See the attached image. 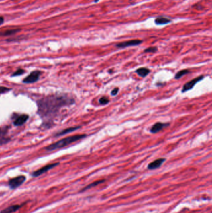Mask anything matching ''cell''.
<instances>
[{"instance_id":"ba28073f","label":"cell","mask_w":212,"mask_h":213,"mask_svg":"<svg viewBox=\"0 0 212 213\" xmlns=\"http://www.w3.org/2000/svg\"><path fill=\"white\" fill-rule=\"evenodd\" d=\"M142 42L141 40L140 39H134V40H129V41H125L117 44L116 46L118 48H125L127 47L130 46H136L141 44Z\"/></svg>"},{"instance_id":"5b68a950","label":"cell","mask_w":212,"mask_h":213,"mask_svg":"<svg viewBox=\"0 0 212 213\" xmlns=\"http://www.w3.org/2000/svg\"><path fill=\"white\" fill-rule=\"evenodd\" d=\"M41 74V72L39 71H32L30 74L28 75L26 78L23 79V82L25 84H31L37 82L39 79V77Z\"/></svg>"},{"instance_id":"3957f363","label":"cell","mask_w":212,"mask_h":213,"mask_svg":"<svg viewBox=\"0 0 212 213\" xmlns=\"http://www.w3.org/2000/svg\"><path fill=\"white\" fill-rule=\"evenodd\" d=\"M9 127L3 126L0 127V145H5L11 140V138L8 135Z\"/></svg>"},{"instance_id":"7402d4cb","label":"cell","mask_w":212,"mask_h":213,"mask_svg":"<svg viewBox=\"0 0 212 213\" xmlns=\"http://www.w3.org/2000/svg\"><path fill=\"white\" fill-rule=\"evenodd\" d=\"M11 90V89L6 87H0V94H5Z\"/></svg>"},{"instance_id":"52a82bcc","label":"cell","mask_w":212,"mask_h":213,"mask_svg":"<svg viewBox=\"0 0 212 213\" xmlns=\"http://www.w3.org/2000/svg\"><path fill=\"white\" fill-rule=\"evenodd\" d=\"M58 164H59V163H52V164H47V165H46V166H44L42 167L41 168L39 169L38 170L34 171L33 173H32V176H34V177H38V176L44 174V173L48 171L49 170H51V169H52L53 168L57 166Z\"/></svg>"},{"instance_id":"277c9868","label":"cell","mask_w":212,"mask_h":213,"mask_svg":"<svg viewBox=\"0 0 212 213\" xmlns=\"http://www.w3.org/2000/svg\"><path fill=\"white\" fill-rule=\"evenodd\" d=\"M25 177L23 175L18 176L15 178H13L9 180L8 184L11 189H16L22 185L25 181Z\"/></svg>"},{"instance_id":"30bf717a","label":"cell","mask_w":212,"mask_h":213,"mask_svg":"<svg viewBox=\"0 0 212 213\" xmlns=\"http://www.w3.org/2000/svg\"><path fill=\"white\" fill-rule=\"evenodd\" d=\"M29 119V115L27 114H23L21 115L19 117H17V118L14 121V125L16 127H19L22 126L24 125L25 122H27L28 120Z\"/></svg>"},{"instance_id":"7c38bea8","label":"cell","mask_w":212,"mask_h":213,"mask_svg":"<svg viewBox=\"0 0 212 213\" xmlns=\"http://www.w3.org/2000/svg\"><path fill=\"white\" fill-rule=\"evenodd\" d=\"M23 205H24V204L22 205L16 204V205L10 206L3 209V210H2L1 212H0V213H13L14 212L17 211V210H19L20 208L23 206Z\"/></svg>"},{"instance_id":"8fae6325","label":"cell","mask_w":212,"mask_h":213,"mask_svg":"<svg viewBox=\"0 0 212 213\" xmlns=\"http://www.w3.org/2000/svg\"><path fill=\"white\" fill-rule=\"evenodd\" d=\"M165 161H166L165 158L157 159L154 161H152L151 163H149L148 168L149 170H154V169L159 168Z\"/></svg>"},{"instance_id":"2e32d148","label":"cell","mask_w":212,"mask_h":213,"mask_svg":"<svg viewBox=\"0 0 212 213\" xmlns=\"http://www.w3.org/2000/svg\"><path fill=\"white\" fill-rule=\"evenodd\" d=\"M136 73L141 78H145L150 73V70L146 67H141L136 70Z\"/></svg>"},{"instance_id":"603a6c76","label":"cell","mask_w":212,"mask_h":213,"mask_svg":"<svg viewBox=\"0 0 212 213\" xmlns=\"http://www.w3.org/2000/svg\"><path fill=\"white\" fill-rule=\"evenodd\" d=\"M118 91H119V88L116 87V88H115V89L111 91V95H113V96H115V95H116L117 94H118Z\"/></svg>"},{"instance_id":"7a4b0ae2","label":"cell","mask_w":212,"mask_h":213,"mask_svg":"<svg viewBox=\"0 0 212 213\" xmlns=\"http://www.w3.org/2000/svg\"><path fill=\"white\" fill-rule=\"evenodd\" d=\"M87 137V135L85 134H80V135H75L73 136H70V137H67L64 138L56 142L53 143V144L48 145L45 148V149L47 151H52V150H57L61 148L65 147L69 145H70L73 143H74L76 141H78L80 140H82Z\"/></svg>"},{"instance_id":"cb8c5ba5","label":"cell","mask_w":212,"mask_h":213,"mask_svg":"<svg viewBox=\"0 0 212 213\" xmlns=\"http://www.w3.org/2000/svg\"><path fill=\"white\" fill-rule=\"evenodd\" d=\"M4 22H5V18H4V17H3V16H0V25H1V24H3V23H4Z\"/></svg>"},{"instance_id":"6da1fadb","label":"cell","mask_w":212,"mask_h":213,"mask_svg":"<svg viewBox=\"0 0 212 213\" xmlns=\"http://www.w3.org/2000/svg\"><path fill=\"white\" fill-rule=\"evenodd\" d=\"M74 98L67 95H54L40 98L37 101L38 113L41 118L49 122L54 118L60 109L75 104Z\"/></svg>"},{"instance_id":"9a60e30c","label":"cell","mask_w":212,"mask_h":213,"mask_svg":"<svg viewBox=\"0 0 212 213\" xmlns=\"http://www.w3.org/2000/svg\"><path fill=\"white\" fill-rule=\"evenodd\" d=\"M172 21L169 18L164 17H158L155 19V23L157 25H164L170 23Z\"/></svg>"},{"instance_id":"ffe728a7","label":"cell","mask_w":212,"mask_h":213,"mask_svg":"<svg viewBox=\"0 0 212 213\" xmlns=\"http://www.w3.org/2000/svg\"><path fill=\"white\" fill-rule=\"evenodd\" d=\"M103 181H104V180H100V181H97L94 182V183H91L90 185H89V186H87V187H85V188H84L82 191H85V190H86V189H89V188H92V187L98 185V184H100V183H103Z\"/></svg>"},{"instance_id":"5bb4252c","label":"cell","mask_w":212,"mask_h":213,"mask_svg":"<svg viewBox=\"0 0 212 213\" xmlns=\"http://www.w3.org/2000/svg\"><path fill=\"white\" fill-rule=\"evenodd\" d=\"M80 128V126H78V127H69V128H66V129H64L63 130L60 131V132H58V133H57L55 136H56V137H60V136H63V135H67L68 133H72V132L79 129Z\"/></svg>"},{"instance_id":"44dd1931","label":"cell","mask_w":212,"mask_h":213,"mask_svg":"<svg viewBox=\"0 0 212 213\" xmlns=\"http://www.w3.org/2000/svg\"><path fill=\"white\" fill-rule=\"evenodd\" d=\"M157 51H158V47H148V48H146L144 52V53H154L156 52H157Z\"/></svg>"},{"instance_id":"e0dca14e","label":"cell","mask_w":212,"mask_h":213,"mask_svg":"<svg viewBox=\"0 0 212 213\" xmlns=\"http://www.w3.org/2000/svg\"><path fill=\"white\" fill-rule=\"evenodd\" d=\"M190 73V71L189 70L187 69H184V70H182V71H180L178 72H177L176 74L175 75V79H180L182 77L185 75L186 74H189Z\"/></svg>"},{"instance_id":"d6986e66","label":"cell","mask_w":212,"mask_h":213,"mask_svg":"<svg viewBox=\"0 0 212 213\" xmlns=\"http://www.w3.org/2000/svg\"><path fill=\"white\" fill-rule=\"evenodd\" d=\"M25 73V71L24 69H17L16 71L14 72L13 74L11 75V77H17V76H19V75H23V74H24Z\"/></svg>"},{"instance_id":"ac0fdd59","label":"cell","mask_w":212,"mask_h":213,"mask_svg":"<svg viewBox=\"0 0 212 213\" xmlns=\"http://www.w3.org/2000/svg\"><path fill=\"white\" fill-rule=\"evenodd\" d=\"M109 98H108V97H105V96H104V97H101L99 99V103H100V104H101V105H105L108 104V103H109Z\"/></svg>"},{"instance_id":"9c48e42d","label":"cell","mask_w":212,"mask_h":213,"mask_svg":"<svg viewBox=\"0 0 212 213\" xmlns=\"http://www.w3.org/2000/svg\"><path fill=\"white\" fill-rule=\"evenodd\" d=\"M169 125V123L157 122L151 127V130H150V131H151V133H157L158 132L160 131V130H162L163 128H166Z\"/></svg>"},{"instance_id":"8992f818","label":"cell","mask_w":212,"mask_h":213,"mask_svg":"<svg viewBox=\"0 0 212 213\" xmlns=\"http://www.w3.org/2000/svg\"><path fill=\"white\" fill-rule=\"evenodd\" d=\"M203 78H204L203 75H200V76L197 77V78L193 79L191 80H190L189 82L185 84L184 86H183V88H182V92L184 93V92H187L188 90H191L197 83L200 82V80H202Z\"/></svg>"},{"instance_id":"4fadbf2b","label":"cell","mask_w":212,"mask_h":213,"mask_svg":"<svg viewBox=\"0 0 212 213\" xmlns=\"http://www.w3.org/2000/svg\"><path fill=\"white\" fill-rule=\"evenodd\" d=\"M21 31V29H9L6 30L0 31V36H8L15 34Z\"/></svg>"}]
</instances>
